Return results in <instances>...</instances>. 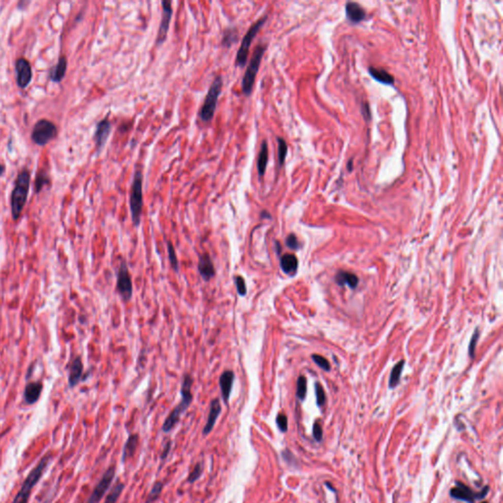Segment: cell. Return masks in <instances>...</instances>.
<instances>
[{"label": "cell", "mask_w": 503, "mask_h": 503, "mask_svg": "<svg viewBox=\"0 0 503 503\" xmlns=\"http://www.w3.org/2000/svg\"><path fill=\"white\" fill-rule=\"evenodd\" d=\"M30 174L27 168L22 169L16 178L14 188L11 193L10 205L11 213L14 221H17L28 201V196L30 192Z\"/></svg>", "instance_id": "6da1fadb"}, {"label": "cell", "mask_w": 503, "mask_h": 503, "mask_svg": "<svg viewBox=\"0 0 503 503\" xmlns=\"http://www.w3.org/2000/svg\"><path fill=\"white\" fill-rule=\"evenodd\" d=\"M193 378L190 374H185L183 378L182 386H181V401L179 402L177 406L171 411V413L168 415V417L165 419L163 423V431L167 433L171 429H174L175 426L177 425L182 417L189 407L192 404L193 397L192 388Z\"/></svg>", "instance_id": "7a4b0ae2"}, {"label": "cell", "mask_w": 503, "mask_h": 503, "mask_svg": "<svg viewBox=\"0 0 503 503\" xmlns=\"http://www.w3.org/2000/svg\"><path fill=\"white\" fill-rule=\"evenodd\" d=\"M50 461H51L50 454H45V456L41 459L39 464L30 471L28 477L25 479L22 487L16 494L12 503H28L33 488H35L37 484L41 481L42 477L45 473V470L49 465Z\"/></svg>", "instance_id": "3957f363"}, {"label": "cell", "mask_w": 503, "mask_h": 503, "mask_svg": "<svg viewBox=\"0 0 503 503\" xmlns=\"http://www.w3.org/2000/svg\"><path fill=\"white\" fill-rule=\"evenodd\" d=\"M130 210L131 217L135 226H139L141 222V215L144 207L143 200V174L140 170L135 172L133 184L130 191Z\"/></svg>", "instance_id": "277c9868"}, {"label": "cell", "mask_w": 503, "mask_h": 503, "mask_svg": "<svg viewBox=\"0 0 503 503\" xmlns=\"http://www.w3.org/2000/svg\"><path fill=\"white\" fill-rule=\"evenodd\" d=\"M222 85H223L222 77V76H217L213 80L212 84L210 85L204 104L200 109L199 116L202 121L209 122L211 119L213 118L214 113H215V109H216L217 101H218L219 96L222 93Z\"/></svg>", "instance_id": "5b68a950"}, {"label": "cell", "mask_w": 503, "mask_h": 503, "mask_svg": "<svg viewBox=\"0 0 503 503\" xmlns=\"http://www.w3.org/2000/svg\"><path fill=\"white\" fill-rule=\"evenodd\" d=\"M267 49V46L264 45H259L254 50L253 56L248 64L247 70L242 80V90L246 96H250L254 88V84L256 81V76L260 69V65L264 57V53Z\"/></svg>", "instance_id": "8992f818"}, {"label": "cell", "mask_w": 503, "mask_h": 503, "mask_svg": "<svg viewBox=\"0 0 503 503\" xmlns=\"http://www.w3.org/2000/svg\"><path fill=\"white\" fill-rule=\"evenodd\" d=\"M57 127L52 121L40 119L34 125L30 139L36 145L44 147L57 136Z\"/></svg>", "instance_id": "52a82bcc"}, {"label": "cell", "mask_w": 503, "mask_h": 503, "mask_svg": "<svg viewBox=\"0 0 503 503\" xmlns=\"http://www.w3.org/2000/svg\"><path fill=\"white\" fill-rule=\"evenodd\" d=\"M267 16H264L263 18L259 19L257 22H255L252 25L250 29L248 30V32L246 33V35L244 36V38L242 40V43H241V45H240V48L237 51V66L244 67L246 65L247 60H248V55H249V50H250V47H251L252 43H253V40L255 39V37L259 33L260 29L265 25V23L267 22Z\"/></svg>", "instance_id": "ba28073f"}, {"label": "cell", "mask_w": 503, "mask_h": 503, "mask_svg": "<svg viewBox=\"0 0 503 503\" xmlns=\"http://www.w3.org/2000/svg\"><path fill=\"white\" fill-rule=\"evenodd\" d=\"M116 290L121 297V299L127 303L131 300L133 295V283L131 279V274L129 272V268L125 262V260H122L119 266L118 271H117V283H116Z\"/></svg>", "instance_id": "9c48e42d"}, {"label": "cell", "mask_w": 503, "mask_h": 503, "mask_svg": "<svg viewBox=\"0 0 503 503\" xmlns=\"http://www.w3.org/2000/svg\"><path fill=\"white\" fill-rule=\"evenodd\" d=\"M115 466H110L105 472H104L103 478L101 481L98 483V485L95 487L91 493L89 494V497L86 499L84 503H100L101 500L104 498L105 493L107 490L111 487L112 482L115 477Z\"/></svg>", "instance_id": "30bf717a"}, {"label": "cell", "mask_w": 503, "mask_h": 503, "mask_svg": "<svg viewBox=\"0 0 503 503\" xmlns=\"http://www.w3.org/2000/svg\"><path fill=\"white\" fill-rule=\"evenodd\" d=\"M456 485H457V487H455L450 490L451 497L469 503H475L477 499L485 498L487 496L488 489H489L488 486H486L481 492L476 493V492H474L472 489H470L467 486L463 485L460 482H457Z\"/></svg>", "instance_id": "8fae6325"}, {"label": "cell", "mask_w": 503, "mask_h": 503, "mask_svg": "<svg viewBox=\"0 0 503 503\" xmlns=\"http://www.w3.org/2000/svg\"><path fill=\"white\" fill-rule=\"evenodd\" d=\"M16 82L20 89H26L32 82L33 71L29 60L20 57L16 60Z\"/></svg>", "instance_id": "7c38bea8"}, {"label": "cell", "mask_w": 503, "mask_h": 503, "mask_svg": "<svg viewBox=\"0 0 503 503\" xmlns=\"http://www.w3.org/2000/svg\"><path fill=\"white\" fill-rule=\"evenodd\" d=\"M162 5H163V16H162L160 29H159V34H158V44L159 45L163 44V42L166 40L167 33L169 30V26H170L171 17L173 14L171 2H169L167 0H163L162 2Z\"/></svg>", "instance_id": "4fadbf2b"}, {"label": "cell", "mask_w": 503, "mask_h": 503, "mask_svg": "<svg viewBox=\"0 0 503 503\" xmlns=\"http://www.w3.org/2000/svg\"><path fill=\"white\" fill-rule=\"evenodd\" d=\"M198 270L201 277L205 281H209L211 278L215 276V267L212 263L210 256L207 253H204L199 257V265Z\"/></svg>", "instance_id": "5bb4252c"}, {"label": "cell", "mask_w": 503, "mask_h": 503, "mask_svg": "<svg viewBox=\"0 0 503 503\" xmlns=\"http://www.w3.org/2000/svg\"><path fill=\"white\" fill-rule=\"evenodd\" d=\"M234 381H235V373L231 370H224L219 378V387L222 391V399L226 405H228L229 403Z\"/></svg>", "instance_id": "9a60e30c"}, {"label": "cell", "mask_w": 503, "mask_h": 503, "mask_svg": "<svg viewBox=\"0 0 503 503\" xmlns=\"http://www.w3.org/2000/svg\"><path fill=\"white\" fill-rule=\"evenodd\" d=\"M222 404H221L219 399L214 398V399L211 400L209 403V412H208L207 423H206L205 428L203 429V434L205 436L208 435L214 428L219 415L222 414Z\"/></svg>", "instance_id": "2e32d148"}, {"label": "cell", "mask_w": 503, "mask_h": 503, "mask_svg": "<svg viewBox=\"0 0 503 503\" xmlns=\"http://www.w3.org/2000/svg\"><path fill=\"white\" fill-rule=\"evenodd\" d=\"M110 131H111V123L108 119H103L98 123L95 136H93L97 149L101 150L102 148H104V145L106 144V141L109 137Z\"/></svg>", "instance_id": "e0dca14e"}, {"label": "cell", "mask_w": 503, "mask_h": 503, "mask_svg": "<svg viewBox=\"0 0 503 503\" xmlns=\"http://www.w3.org/2000/svg\"><path fill=\"white\" fill-rule=\"evenodd\" d=\"M44 385L42 382H33L26 385L24 390V401L28 405L37 403L43 392Z\"/></svg>", "instance_id": "ac0fdd59"}, {"label": "cell", "mask_w": 503, "mask_h": 503, "mask_svg": "<svg viewBox=\"0 0 503 503\" xmlns=\"http://www.w3.org/2000/svg\"><path fill=\"white\" fill-rule=\"evenodd\" d=\"M83 371H84V366L83 362L80 357L75 358L70 365L69 369V376H68V384L71 388L75 387L78 385L83 376Z\"/></svg>", "instance_id": "d6986e66"}, {"label": "cell", "mask_w": 503, "mask_h": 503, "mask_svg": "<svg viewBox=\"0 0 503 503\" xmlns=\"http://www.w3.org/2000/svg\"><path fill=\"white\" fill-rule=\"evenodd\" d=\"M345 8H346V14H347L348 19L354 24L360 23L361 21H363L366 18V11L358 3L348 2L346 4Z\"/></svg>", "instance_id": "ffe728a7"}, {"label": "cell", "mask_w": 503, "mask_h": 503, "mask_svg": "<svg viewBox=\"0 0 503 503\" xmlns=\"http://www.w3.org/2000/svg\"><path fill=\"white\" fill-rule=\"evenodd\" d=\"M67 71V58L65 56H61L57 63L51 68L49 71V78L54 83H60Z\"/></svg>", "instance_id": "44dd1931"}, {"label": "cell", "mask_w": 503, "mask_h": 503, "mask_svg": "<svg viewBox=\"0 0 503 503\" xmlns=\"http://www.w3.org/2000/svg\"><path fill=\"white\" fill-rule=\"evenodd\" d=\"M138 445H139V434L138 433L130 434L123 448L122 457H121L122 463H125L128 459L133 457L137 451Z\"/></svg>", "instance_id": "7402d4cb"}, {"label": "cell", "mask_w": 503, "mask_h": 503, "mask_svg": "<svg viewBox=\"0 0 503 503\" xmlns=\"http://www.w3.org/2000/svg\"><path fill=\"white\" fill-rule=\"evenodd\" d=\"M280 267L286 274L293 275L298 269V259L295 255L285 254L280 258Z\"/></svg>", "instance_id": "603a6c76"}, {"label": "cell", "mask_w": 503, "mask_h": 503, "mask_svg": "<svg viewBox=\"0 0 503 503\" xmlns=\"http://www.w3.org/2000/svg\"><path fill=\"white\" fill-rule=\"evenodd\" d=\"M267 163H268V147L267 142L264 141L261 146V150L259 153L258 163H257V168L260 177L265 175L267 170Z\"/></svg>", "instance_id": "cb8c5ba5"}, {"label": "cell", "mask_w": 503, "mask_h": 503, "mask_svg": "<svg viewBox=\"0 0 503 503\" xmlns=\"http://www.w3.org/2000/svg\"><path fill=\"white\" fill-rule=\"evenodd\" d=\"M335 281H336L337 284H339L340 286L348 285L350 288H356L357 285H358V283H359V279H358V277L356 276L354 273L341 270V271L336 273V275H335Z\"/></svg>", "instance_id": "d4e9b609"}, {"label": "cell", "mask_w": 503, "mask_h": 503, "mask_svg": "<svg viewBox=\"0 0 503 503\" xmlns=\"http://www.w3.org/2000/svg\"><path fill=\"white\" fill-rule=\"evenodd\" d=\"M369 73L371 75V77L374 80H376L380 83H383L385 85H393L394 84V78L385 70L374 68V67H370Z\"/></svg>", "instance_id": "484cf974"}, {"label": "cell", "mask_w": 503, "mask_h": 503, "mask_svg": "<svg viewBox=\"0 0 503 503\" xmlns=\"http://www.w3.org/2000/svg\"><path fill=\"white\" fill-rule=\"evenodd\" d=\"M124 488H125L124 484H122V483H118V484H116V485L114 486V488L111 489V491L109 492V494L106 496V499H105L104 503L117 502V500H118L120 495L122 494V492H123V490H124Z\"/></svg>", "instance_id": "4316f807"}, {"label": "cell", "mask_w": 503, "mask_h": 503, "mask_svg": "<svg viewBox=\"0 0 503 503\" xmlns=\"http://www.w3.org/2000/svg\"><path fill=\"white\" fill-rule=\"evenodd\" d=\"M403 367H404V361H401L393 368V370L391 371L390 379H389V386L391 388L395 387L396 385L399 384L400 376H401Z\"/></svg>", "instance_id": "83f0119b"}, {"label": "cell", "mask_w": 503, "mask_h": 503, "mask_svg": "<svg viewBox=\"0 0 503 503\" xmlns=\"http://www.w3.org/2000/svg\"><path fill=\"white\" fill-rule=\"evenodd\" d=\"M50 179L48 177V174L41 170L38 172L37 174V177H36V181H35V189H36V193H40L42 191V189L44 188V186L47 185L49 183Z\"/></svg>", "instance_id": "f1b7e54d"}, {"label": "cell", "mask_w": 503, "mask_h": 503, "mask_svg": "<svg viewBox=\"0 0 503 503\" xmlns=\"http://www.w3.org/2000/svg\"><path fill=\"white\" fill-rule=\"evenodd\" d=\"M163 489V484L162 482H156L153 486H152V488L151 490L149 491L148 493V497H147V500H146V503H153L156 499L160 498L161 494H162V491Z\"/></svg>", "instance_id": "f546056e"}, {"label": "cell", "mask_w": 503, "mask_h": 503, "mask_svg": "<svg viewBox=\"0 0 503 503\" xmlns=\"http://www.w3.org/2000/svg\"><path fill=\"white\" fill-rule=\"evenodd\" d=\"M167 252H168V259L170 262V266L175 272H178L179 271V264H178L176 251H175V249H174V247L170 241L167 242Z\"/></svg>", "instance_id": "4dcf8cb0"}, {"label": "cell", "mask_w": 503, "mask_h": 503, "mask_svg": "<svg viewBox=\"0 0 503 503\" xmlns=\"http://www.w3.org/2000/svg\"><path fill=\"white\" fill-rule=\"evenodd\" d=\"M307 394V380L304 375L299 376L297 381V397L300 400L305 399Z\"/></svg>", "instance_id": "1f68e13d"}, {"label": "cell", "mask_w": 503, "mask_h": 503, "mask_svg": "<svg viewBox=\"0 0 503 503\" xmlns=\"http://www.w3.org/2000/svg\"><path fill=\"white\" fill-rule=\"evenodd\" d=\"M237 39H238V34H237L236 30H234V29L226 30L224 32V34H223L222 44L225 45V46L229 47L230 45L236 43Z\"/></svg>", "instance_id": "d6a6232c"}, {"label": "cell", "mask_w": 503, "mask_h": 503, "mask_svg": "<svg viewBox=\"0 0 503 503\" xmlns=\"http://www.w3.org/2000/svg\"><path fill=\"white\" fill-rule=\"evenodd\" d=\"M203 471H204V464L203 463L196 464V466L193 468L192 472L188 477V483L193 484V483L197 482L201 478Z\"/></svg>", "instance_id": "836d02e7"}, {"label": "cell", "mask_w": 503, "mask_h": 503, "mask_svg": "<svg viewBox=\"0 0 503 503\" xmlns=\"http://www.w3.org/2000/svg\"><path fill=\"white\" fill-rule=\"evenodd\" d=\"M277 142H278V160H279L280 165H283L284 163H285L286 155H287L288 147H287V144H286L285 140L282 139V138L278 137L277 138Z\"/></svg>", "instance_id": "e575fe53"}, {"label": "cell", "mask_w": 503, "mask_h": 503, "mask_svg": "<svg viewBox=\"0 0 503 503\" xmlns=\"http://www.w3.org/2000/svg\"><path fill=\"white\" fill-rule=\"evenodd\" d=\"M235 284H236L237 293L239 296L244 297L247 294V287H246V282L242 276H236L235 277Z\"/></svg>", "instance_id": "d590c367"}, {"label": "cell", "mask_w": 503, "mask_h": 503, "mask_svg": "<svg viewBox=\"0 0 503 503\" xmlns=\"http://www.w3.org/2000/svg\"><path fill=\"white\" fill-rule=\"evenodd\" d=\"M312 358V361L320 367L322 368L323 370H330V366H329V363L328 361L326 360L325 357L320 355H312L311 356Z\"/></svg>", "instance_id": "8d00e7d4"}, {"label": "cell", "mask_w": 503, "mask_h": 503, "mask_svg": "<svg viewBox=\"0 0 503 503\" xmlns=\"http://www.w3.org/2000/svg\"><path fill=\"white\" fill-rule=\"evenodd\" d=\"M316 395H317V404L318 406H322L326 403V393L323 386L320 384L316 385Z\"/></svg>", "instance_id": "74e56055"}, {"label": "cell", "mask_w": 503, "mask_h": 503, "mask_svg": "<svg viewBox=\"0 0 503 503\" xmlns=\"http://www.w3.org/2000/svg\"><path fill=\"white\" fill-rule=\"evenodd\" d=\"M276 425L281 432H286L288 429V419L286 415L278 414L276 417Z\"/></svg>", "instance_id": "f35d334b"}, {"label": "cell", "mask_w": 503, "mask_h": 503, "mask_svg": "<svg viewBox=\"0 0 503 503\" xmlns=\"http://www.w3.org/2000/svg\"><path fill=\"white\" fill-rule=\"evenodd\" d=\"M286 245H287V247H288V248H290V249H292V250H296V249L299 248L300 244H299V242H298V239H297V237L295 234L291 233V234H289V235L287 236V238H286Z\"/></svg>", "instance_id": "ab89813d"}, {"label": "cell", "mask_w": 503, "mask_h": 503, "mask_svg": "<svg viewBox=\"0 0 503 503\" xmlns=\"http://www.w3.org/2000/svg\"><path fill=\"white\" fill-rule=\"evenodd\" d=\"M312 435L317 442H321L323 438V429H322V426L318 422H316L313 424Z\"/></svg>", "instance_id": "60d3db41"}, {"label": "cell", "mask_w": 503, "mask_h": 503, "mask_svg": "<svg viewBox=\"0 0 503 503\" xmlns=\"http://www.w3.org/2000/svg\"><path fill=\"white\" fill-rule=\"evenodd\" d=\"M478 339H479V333H478V330H476L475 333H474V336L472 337V339H471L470 346H469V352H470V356L472 358L475 355V349H476V344H477Z\"/></svg>", "instance_id": "b9f144b4"}, {"label": "cell", "mask_w": 503, "mask_h": 503, "mask_svg": "<svg viewBox=\"0 0 503 503\" xmlns=\"http://www.w3.org/2000/svg\"><path fill=\"white\" fill-rule=\"evenodd\" d=\"M170 448H171V442H167L164 448H163V452L161 454V459L162 460H165L167 458V456L169 455V451H170Z\"/></svg>", "instance_id": "7bdbcfd3"}, {"label": "cell", "mask_w": 503, "mask_h": 503, "mask_svg": "<svg viewBox=\"0 0 503 503\" xmlns=\"http://www.w3.org/2000/svg\"><path fill=\"white\" fill-rule=\"evenodd\" d=\"M5 172V165L4 164H0V176H2Z\"/></svg>", "instance_id": "ee69618b"}, {"label": "cell", "mask_w": 503, "mask_h": 503, "mask_svg": "<svg viewBox=\"0 0 503 503\" xmlns=\"http://www.w3.org/2000/svg\"><path fill=\"white\" fill-rule=\"evenodd\" d=\"M276 250H277V254H279L281 252V246L278 242H276Z\"/></svg>", "instance_id": "f6af8a7d"}, {"label": "cell", "mask_w": 503, "mask_h": 503, "mask_svg": "<svg viewBox=\"0 0 503 503\" xmlns=\"http://www.w3.org/2000/svg\"><path fill=\"white\" fill-rule=\"evenodd\" d=\"M326 486H327V487H328V488H329V489H331V490H332V491H335V489H334V488H332V486H331V485H330V484H329V483H326Z\"/></svg>", "instance_id": "bcb514c9"}, {"label": "cell", "mask_w": 503, "mask_h": 503, "mask_svg": "<svg viewBox=\"0 0 503 503\" xmlns=\"http://www.w3.org/2000/svg\"><path fill=\"white\" fill-rule=\"evenodd\" d=\"M482 503H488V502H482Z\"/></svg>", "instance_id": "7dc6e473"}]
</instances>
